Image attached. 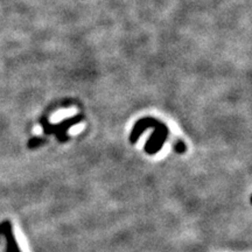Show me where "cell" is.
I'll return each mask as SVG.
<instances>
[{
  "label": "cell",
  "instance_id": "1",
  "mask_svg": "<svg viewBox=\"0 0 252 252\" xmlns=\"http://www.w3.org/2000/svg\"><path fill=\"white\" fill-rule=\"evenodd\" d=\"M0 232H1L5 237L6 252H21L17 241H15L11 223L7 222V220L2 222L1 224H0Z\"/></svg>",
  "mask_w": 252,
  "mask_h": 252
}]
</instances>
